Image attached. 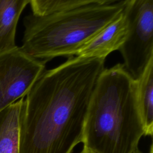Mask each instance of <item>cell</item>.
Here are the masks:
<instances>
[{"label":"cell","mask_w":153,"mask_h":153,"mask_svg":"<svg viewBox=\"0 0 153 153\" xmlns=\"http://www.w3.org/2000/svg\"><path fill=\"white\" fill-rule=\"evenodd\" d=\"M149 153H153V145H152V143H151V146H150Z\"/></svg>","instance_id":"13"},{"label":"cell","mask_w":153,"mask_h":153,"mask_svg":"<svg viewBox=\"0 0 153 153\" xmlns=\"http://www.w3.org/2000/svg\"><path fill=\"white\" fill-rule=\"evenodd\" d=\"M121 1L123 0H30V4L32 14L45 16L90 4L108 5Z\"/></svg>","instance_id":"10"},{"label":"cell","mask_w":153,"mask_h":153,"mask_svg":"<svg viewBox=\"0 0 153 153\" xmlns=\"http://www.w3.org/2000/svg\"><path fill=\"white\" fill-rule=\"evenodd\" d=\"M80 153H95V152H93L92 150H91L88 147H87L86 146L84 145L83 148H82V151H81Z\"/></svg>","instance_id":"11"},{"label":"cell","mask_w":153,"mask_h":153,"mask_svg":"<svg viewBox=\"0 0 153 153\" xmlns=\"http://www.w3.org/2000/svg\"><path fill=\"white\" fill-rule=\"evenodd\" d=\"M136 80L137 99L144 136L153 134V58Z\"/></svg>","instance_id":"9"},{"label":"cell","mask_w":153,"mask_h":153,"mask_svg":"<svg viewBox=\"0 0 153 153\" xmlns=\"http://www.w3.org/2000/svg\"><path fill=\"white\" fill-rule=\"evenodd\" d=\"M30 0H0V53L16 48L15 37L20 16Z\"/></svg>","instance_id":"7"},{"label":"cell","mask_w":153,"mask_h":153,"mask_svg":"<svg viewBox=\"0 0 153 153\" xmlns=\"http://www.w3.org/2000/svg\"><path fill=\"white\" fill-rule=\"evenodd\" d=\"M105 61L73 56L45 70L24 98L19 153H72L82 142L89 102Z\"/></svg>","instance_id":"1"},{"label":"cell","mask_w":153,"mask_h":153,"mask_svg":"<svg viewBox=\"0 0 153 153\" xmlns=\"http://www.w3.org/2000/svg\"><path fill=\"white\" fill-rule=\"evenodd\" d=\"M124 0L108 5L90 4L45 16L32 13L23 20L20 48L29 56L46 62L71 57L123 11Z\"/></svg>","instance_id":"3"},{"label":"cell","mask_w":153,"mask_h":153,"mask_svg":"<svg viewBox=\"0 0 153 153\" xmlns=\"http://www.w3.org/2000/svg\"><path fill=\"white\" fill-rule=\"evenodd\" d=\"M128 33L119 49L123 66L134 79L153 58V0H124Z\"/></svg>","instance_id":"4"},{"label":"cell","mask_w":153,"mask_h":153,"mask_svg":"<svg viewBox=\"0 0 153 153\" xmlns=\"http://www.w3.org/2000/svg\"><path fill=\"white\" fill-rule=\"evenodd\" d=\"M46 63L19 47L0 53V112L26 96L45 71Z\"/></svg>","instance_id":"5"},{"label":"cell","mask_w":153,"mask_h":153,"mask_svg":"<svg viewBox=\"0 0 153 153\" xmlns=\"http://www.w3.org/2000/svg\"><path fill=\"white\" fill-rule=\"evenodd\" d=\"M24 98L0 112V153H19L20 121Z\"/></svg>","instance_id":"8"},{"label":"cell","mask_w":153,"mask_h":153,"mask_svg":"<svg viewBox=\"0 0 153 153\" xmlns=\"http://www.w3.org/2000/svg\"><path fill=\"white\" fill-rule=\"evenodd\" d=\"M127 24L123 11L86 42L76 53L82 58L104 59L119 50L126 40Z\"/></svg>","instance_id":"6"},{"label":"cell","mask_w":153,"mask_h":153,"mask_svg":"<svg viewBox=\"0 0 153 153\" xmlns=\"http://www.w3.org/2000/svg\"><path fill=\"white\" fill-rule=\"evenodd\" d=\"M131 153H142V152L139 150L138 148H137L135 149H134Z\"/></svg>","instance_id":"12"},{"label":"cell","mask_w":153,"mask_h":153,"mask_svg":"<svg viewBox=\"0 0 153 153\" xmlns=\"http://www.w3.org/2000/svg\"><path fill=\"white\" fill-rule=\"evenodd\" d=\"M142 136L136 80L122 63L104 68L89 102L82 143L95 153H131Z\"/></svg>","instance_id":"2"}]
</instances>
